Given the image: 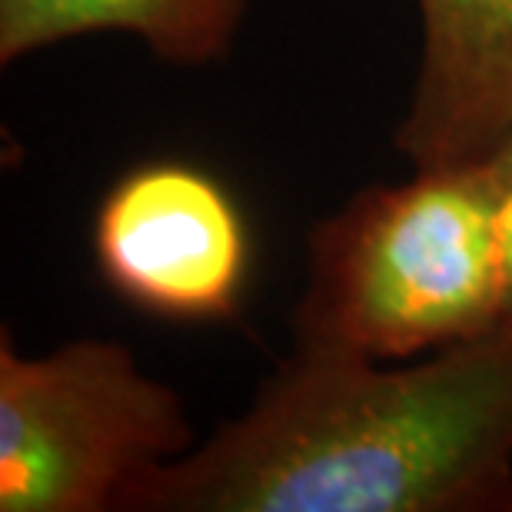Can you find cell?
I'll return each mask as SVG.
<instances>
[{
    "label": "cell",
    "mask_w": 512,
    "mask_h": 512,
    "mask_svg": "<svg viewBox=\"0 0 512 512\" xmlns=\"http://www.w3.org/2000/svg\"><path fill=\"white\" fill-rule=\"evenodd\" d=\"M296 340L240 419L133 483V512H512V313L393 360Z\"/></svg>",
    "instance_id": "obj_1"
},
{
    "label": "cell",
    "mask_w": 512,
    "mask_h": 512,
    "mask_svg": "<svg viewBox=\"0 0 512 512\" xmlns=\"http://www.w3.org/2000/svg\"><path fill=\"white\" fill-rule=\"evenodd\" d=\"M512 313L486 163L416 170L366 187L310 233L296 340L373 360H413L493 330Z\"/></svg>",
    "instance_id": "obj_2"
},
{
    "label": "cell",
    "mask_w": 512,
    "mask_h": 512,
    "mask_svg": "<svg viewBox=\"0 0 512 512\" xmlns=\"http://www.w3.org/2000/svg\"><path fill=\"white\" fill-rule=\"evenodd\" d=\"M193 449L180 396L127 346L74 340L30 360L0 343V512H104Z\"/></svg>",
    "instance_id": "obj_3"
},
{
    "label": "cell",
    "mask_w": 512,
    "mask_h": 512,
    "mask_svg": "<svg viewBox=\"0 0 512 512\" xmlns=\"http://www.w3.org/2000/svg\"><path fill=\"white\" fill-rule=\"evenodd\" d=\"M94 253L124 300L167 320L233 316L250 263L237 203L187 163L120 177L97 210Z\"/></svg>",
    "instance_id": "obj_4"
},
{
    "label": "cell",
    "mask_w": 512,
    "mask_h": 512,
    "mask_svg": "<svg viewBox=\"0 0 512 512\" xmlns=\"http://www.w3.org/2000/svg\"><path fill=\"white\" fill-rule=\"evenodd\" d=\"M423 60L396 147L416 170L486 163L512 137V0H416Z\"/></svg>",
    "instance_id": "obj_5"
},
{
    "label": "cell",
    "mask_w": 512,
    "mask_h": 512,
    "mask_svg": "<svg viewBox=\"0 0 512 512\" xmlns=\"http://www.w3.org/2000/svg\"><path fill=\"white\" fill-rule=\"evenodd\" d=\"M247 0H0V60L54 47L100 30L147 40L170 64H207L223 57Z\"/></svg>",
    "instance_id": "obj_6"
},
{
    "label": "cell",
    "mask_w": 512,
    "mask_h": 512,
    "mask_svg": "<svg viewBox=\"0 0 512 512\" xmlns=\"http://www.w3.org/2000/svg\"><path fill=\"white\" fill-rule=\"evenodd\" d=\"M489 183H493L496 213H499V233H503V253L509 270V290H512V137L486 160Z\"/></svg>",
    "instance_id": "obj_7"
}]
</instances>
